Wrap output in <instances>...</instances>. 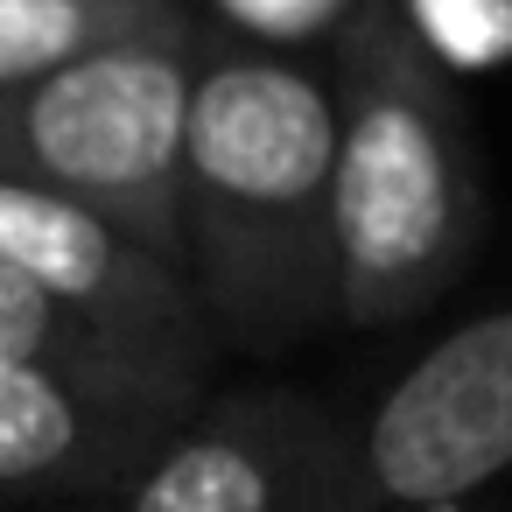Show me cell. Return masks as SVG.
<instances>
[{"mask_svg": "<svg viewBox=\"0 0 512 512\" xmlns=\"http://www.w3.org/2000/svg\"><path fill=\"white\" fill-rule=\"evenodd\" d=\"M365 463L386 505L435 512L512 470V309L442 337L372 414Z\"/></svg>", "mask_w": 512, "mask_h": 512, "instance_id": "6da1fadb", "label": "cell"}, {"mask_svg": "<svg viewBox=\"0 0 512 512\" xmlns=\"http://www.w3.org/2000/svg\"><path fill=\"white\" fill-rule=\"evenodd\" d=\"M190 92L176 64L162 57H92L57 71L29 106L36 162H50L71 183L127 190L162 176L183 155Z\"/></svg>", "mask_w": 512, "mask_h": 512, "instance_id": "7a4b0ae2", "label": "cell"}, {"mask_svg": "<svg viewBox=\"0 0 512 512\" xmlns=\"http://www.w3.org/2000/svg\"><path fill=\"white\" fill-rule=\"evenodd\" d=\"M183 148L218 190L253 197V204H288L330 176L337 127L316 85H302L295 71L232 64L190 99Z\"/></svg>", "mask_w": 512, "mask_h": 512, "instance_id": "3957f363", "label": "cell"}, {"mask_svg": "<svg viewBox=\"0 0 512 512\" xmlns=\"http://www.w3.org/2000/svg\"><path fill=\"white\" fill-rule=\"evenodd\" d=\"M337 225L358 267H414L449 225L442 148L407 106H372L337 169Z\"/></svg>", "mask_w": 512, "mask_h": 512, "instance_id": "277c9868", "label": "cell"}, {"mask_svg": "<svg viewBox=\"0 0 512 512\" xmlns=\"http://www.w3.org/2000/svg\"><path fill=\"white\" fill-rule=\"evenodd\" d=\"M0 267H15L50 302H64V295H92L106 281L113 246L78 204L0 183Z\"/></svg>", "mask_w": 512, "mask_h": 512, "instance_id": "5b68a950", "label": "cell"}, {"mask_svg": "<svg viewBox=\"0 0 512 512\" xmlns=\"http://www.w3.org/2000/svg\"><path fill=\"white\" fill-rule=\"evenodd\" d=\"M127 512H281V477L260 449L232 435H204L169 449Z\"/></svg>", "mask_w": 512, "mask_h": 512, "instance_id": "8992f818", "label": "cell"}, {"mask_svg": "<svg viewBox=\"0 0 512 512\" xmlns=\"http://www.w3.org/2000/svg\"><path fill=\"white\" fill-rule=\"evenodd\" d=\"M78 407L43 365H0V484H29L71 463Z\"/></svg>", "mask_w": 512, "mask_h": 512, "instance_id": "52a82bcc", "label": "cell"}, {"mask_svg": "<svg viewBox=\"0 0 512 512\" xmlns=\"http://www.w3.org/2000/svg\"><path fill=\"white\" fill-rule=\"evenodd\" d=\"M78 36H85L78 0H0V85L64 64Z\"/></svg>", "mask_w": 512, "mask_h": 512, "instance_id": "ba28073f", "label": "cell"}, {"mask_svg": "<svg viewBox=\"0 0 512 512\" xmlns=\"http://www.w3.org/2000/svg\"><path fill=\"white\" fill-rule=\"evenodd\" d=\"M414 22L463 71H491L512 57V0H414Z\"/></svg>", "mask_w": 512, "mask_h": 512, "instance_id": "9c48e42d", "label": "cell"}, {"mask_svg": "<svg viewBox=\"0 0 512 512\" xmlns=\"http://www.w3.org/2000/svg\"><path fill=\"white\" fill-rule=\"evenodd\" d=\"M43 337H50V295L15 267H0V365H36Z\"/></svg>", "mask_w": 512, "mask_h": 512, "instance_id": "30bf717a", "label": "cell"}, {"mask_svg": "<svg viewBox=\"0 0 512 512\" xmlns=\"http://www.w3.org/2000/svg\"><path fill=\"white\" fill-rule=\"evenodd\" d=\"M225 8L239 22H253V29H309V22H323L337 8V0H225Z\"/></svg>", "mask_w": 512, "mask_h": 512, "instance_id": "8fae6325", "label": "cell"}]
</instances>
